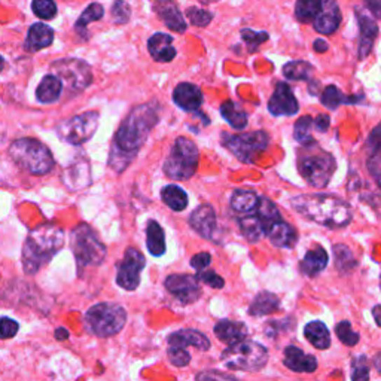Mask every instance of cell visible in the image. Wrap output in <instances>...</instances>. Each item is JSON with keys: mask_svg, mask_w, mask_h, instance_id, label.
<instances>
[{"mask_svg": "<svg viewBox=\"0 0 381 381\" xmlns=\"http://www.w3.org/2000/svg\"><path fill=\"white\" fill-rule=\"evenodd\" d=\"M321 8V0H298L295 6V17L296 20L307 24L314 21Z\"/></svg>", "mask_w": 381, "mask_h": 381, "instance_id": "38", "label": "cell"}, {"mask_svg": "<svg viewBox=\"0 0 381 381\" xmlns=\"http://www.w3.org/2000/svg\"><path fill=\"white\" fill-rule=\"evenodd\" d=\"M256 214H258V218L261 219L262 225H264V231H265L267 226H270L272 222L282 219L277 206L265 197L259 198L258 206H256Z\"/></svg>", "mask_w": 381, "mask_h": 381, "instance_id": "37", "label": "cell"}, {"mask_svg": "<svg viewBox=\"0 0 381 381\" xmlns=\"http://www.w3.org/2000/svg\"><path fill=\"white\" fill-rule=\"evenodd\" d=\"M104 14V9L100 4H91L85 11L82 12V15L75 24V30L82 34L83 38H87V26L92 21H99Z\"/></svg>", "mask_w": 381, "mask_h": 381, "instance_id": "39", "label": "cell"}, {"mask_svg": "<svg viewBox=\"0 0 381 381\" xmlns=\"http://www.w3.org/2000/svg\"><path fill=\"white\" fill-rule=\"evenodd\" d=\"M161 198L174 212H183L188 206V195L185 190L177 185H167L161 190Z\"/></svg>", "mask_w": 381, "mask_h": 381, "instance_id": "34", "label": "cell"}, {"mask_svg": "<svg viewBox=\"0 0 381 381\" xmlns=\"http://www.w3.org/2000/svg\"><path fill=\"white\" fill-rule=\"evenodd\" d=\"M366 148L369 151V155H375V153L381 152V124L377 125L371 131V134L368 136Z\"/></svg>", "mask_w": 381, "mask_h": 381, "instance_id": "54", "label": "cell"}, {"mask_svg": "<svg viewBox=\"0 0 381 381\" xmlns=\"http://www.w3.org/2000/svg\"><path fill=\"white\" fill-rule=\"evenodd\" d=\"M212 377L226 378V380H231V378H234V377H231V375H223V374H216V375H214V374H209V373H206V374H200L197 378H212Z\"/></svg>", "mask_w": 381, "mask_h": 381, "instance_id": "62", "label": "cell"}, {"mask_svg": "<svg viewBox=\"0 0 381 381\" xmlns=\"http://www.w3.org/2000/svg\"><path fill=\"white\" fill-rule=\"evenodd\" d=\"M127 312L116 303H100L92 305L85 314V326L94 335L107 338L116 335L125 326Z\"/></svg>", "mask_w": 381, "mask_h": 381, "instance_id": "6", "label": "cell"}, {"mask_svg": "<svg viewBox=\"0 0 381 381\" xmlns=\"http://www.w3.org/2000/svg\"><path fill=\"white\" fill-rule=\"evenodd\" d=\"M345 100H347V97H344L342 92L335 85H328L320 95L321 104L328 107V109H331V111L337 109L340 104L345 103Z\"/></svg>", "mask_w": 381, "mask_h": 381, "instance_id": "44", "label": "cell"}, {"mask_svg": "<svg viewBox=\"0 0 381 381\" xmlns=\"http://www.w3.org/2000/svg\"><path fill=\"white\" fill-rule=\"evenodd\" d=\"M313 48H314V51H316V53L321 54V53H326V51H328L329 45H328V42L324 41V39H317V41H314Z\"/></svg>", "mask_w": 381, "mask_h": 381, "instance_id": "59", "label": "cell"}, {"mask_svg": "<svg viewBox=\"0 0 381 381\" xmlns=\"http://www.w3.org/2000/svg\"><path fill=\"white\" fill-rule=\"evenodd\" d=\"M169 345H179V347H189V345H193V347L201 352H207L210 349V340L200 331L182 329L172 333L169 337Z\"/></svg>", "mask_w": 381, "mask_h": 381, "instance_id": "24", "label": "cell"}, {"mask_svg": "<svg viewBox=\"0 0 381 381\" xmlns=\"http://www.w3.org/2000/svg\"><path fill=\"white\" fill-rule=\"evenodd\" d=\"M214 335L218 337L225 344H235L242 341L247 335V328L242 321L235 320H219L216 326H214Z\"/></svg>", "mask_w": 381, "mask_h": 381, "instance_id": "26", "label": "cell"}, {"mask_svg": "<svg viewBox=\"0 0 381 381\" xmlns=\"http://www.w3.org/2000/svg\"><path fill=\"white\" fill-rule=\"evenodd\" d=\"M189 223L195 233L209 240V238L213 237L214 230H216V213H214L212 206L202 205L190 214Z\"/></svg>", "mask_w": 381, "mask_h": 381, "instance_id": "18", "label": "cell"}, {"mask_svg": "<svg viewBox=\"0 0 381 381\" xmlns=\"http://www.w3.org/2000/svg\"><path fill=\"white\" fill-rule=\"evenodd\" d=\"M280 307V300L277 295H274L271 292H259L255 300L252 301V304H250L249 307V314L250 316H256V317H261V316H268L274 312H277Z\"/></svg>", "mask_w": 381, "mask_h": 381, "instance_id": "30", "label": "cell"}, {"mask_svg": "<svg viewBox=\"0 0 381 381\" xmlns=\"http://www.w3.org/2000/svg\"><path fill=\"white\" fill-rule=\"evenodd\" d=\"M373 317L375 319L377 325L381 328V305H375V307L373 308Z\"/></svg>", "mask_w": 381, "mask_h": 381, "instance_id": "61", "label": "cell"}, {"mask_svg": "<svg viewBox=\"0 0 381 381\" xmlns=\"http://www.w3.org/2000/svg\"><path fill=\"white\" fill-rule=\"evenodd\" d=\"M283 363L293 373H314L317 361L313 354H305L301 349L289 345L284 349Z\"/></svg>", "mask_w": 381, "mask_h": 381, "instance_id": "19", "label": "cell"}, {"mask_svg": "<svg viewBox=\"0 0 381 381\" xmlns=\"http://www.w3.org/2000/svg\"><path fill=\"white\" fill-rule=\"evenodd\" d=\"M329 262V256L324 247H317L305 254L300 264V270L308 277H314L319 272L324 271Z\"/></svg>", "mask_w": 381, "mask_h": 381, "instance_id": "28", "label": "cell"}, {"mask_svg": "<svg viewBox=\"0 0 381 381\" xmlns=\"http://www.w3.org/2000/svg\"><path fill=\"white\" fill-rule=\"evenodd\" d=\"M295 212L326 228H342L352 221V209L344 200L328 194H304L291 200Z\"/></svg>", "mask_w": 381, "mask_h": 381, "instance_id": "1", "label": "cell"}, {"mask_svg": "<svg viewBox=\"0 0 381 381\" xmlns=\"http://www.w3.org/2000/svg\"><path fill=\"white\" fill-rule=\"evenodd\" d=\"M313 70V66L307 62H291L283 67V75L291 81H308Z\"/></svg>", "mask_w": 381, "mask_h": 381, "instance_id": "41", "label": "cell"}, {"mask_svg": "<svg viewBox=\"0 0 381 381\" xmlns=\"http://www.w3.org/2000/svg\"><path fill=\"white\" fill-rule=\"evenodd\" d=\"M167 354H169V361L177 368L186 366L190 362V354L188 353L186 347H179V345H169Z\"/></svg>", "mask_w": 381, "mask_h": 381, "instance_id": "49", "label": "cell"}, {"mask_svg": "<svg viewBox=\"0 0 381 381\" xmlns=\"http://www.w3.org/2000/svg\"><path fill=\"white\" fill-rule=\"evenodd\" d=\"M51 70L71 92H81L88 88L92 82L91 67L79 58L57 60L51 64Z\"/></svg>", "mask_w": 381, "mask_h": 381, "instance_id": "10", "label": "cell"}, {"mask_svg": "<svg viewBox=\"0 0 381 381\" xmlns=\"http://www.w3.org/2000/svg\"><path fill=\"white\" fill-rule=\"evenodd\" d=\"M368 170L373 174V177L377 181V183L381 188V157L380 153L375 155H369L368 160Z\"/></svg>", "mask_w": 381, "mask_h": 381, "instance_id": "55", "label": "cell"}, {"mask_svg": "<svg viewBox=\"0 0 381 381\" xmlns=\"http://www.w3.org/2000/svg\"><path fill=\"white\" fill-rule=\"evenodd\" d=\"M258 195L254 190L249 189H237L231 197V207L238 213H250L256 210Z\"/></svg>", "mask_w": 381, "mask_h": 381, "instance_id": "35", "label": "cell"}, {"mask_svg": "<svg viewBox=\"0 0 381 381\" xmlns=\"http://www.w3.org/2000/svg\"><path fill=\"white\" fill-rule=\"evenodd\" d=\"M352 380L366 381L369 380V365L366 356H357L352 362Z\"/></svg>", "mask_w": 381, "mask_h": 381, "instance_id": "48", "label": "cell"}, {"mask_svg": "<svg viewBox=\"0 0 381 381\" xmlns=\"http://www.w3.org/2000/svg\"><path fill=\"white\" fill-rule=\"evenodd\" d=\"M9 155L20 169L33 176L48 174L54 167V157L45 143L22 137L12 141L9 146Z\"/></svg>", "mask_w": 381, "mask_h": 381, "instance_id": "4", "label": "cell"}, {"mask_svg": "<svg viewBox=\"0 0 381 381\" xmlns=\"http://www.w3.org/2000/svg\"><path fill=\"white\" fill-rule=\"evenodd\" d=\"M32 9L34 15L42 20H53L57 15V5L54 0H33Z\"/></svg>", "mask_w": 381, "mask_h": 381, "instance_id": "46", "label": "cell"}, {"mask_svg": "<svg viewBox=\"0 0 381 381\" xmlns=\"http://www.w3.org/2000/svg\"><path fill=\"white\" fill-rule=\"evenodd\" d=\"M63 91V82L57 75H46L41 83L38 90H36V99L43 104L54 103L60 99Z\"/></svg>", "mask_w": 381, "mask_h": 381, "instance_id": "29", "label": "cell"}, {"mask_svg": "<svg viewBox=\"0 0 381 381\" xmlns=\"http://www.w3.org/2000/svg\"><path fill=\"white\" fill-rule=\"evenodd\" d=\"M240 230L242 234L246 237V240L250 243H256L261 240V237L265 234L264 225L261 219L256 216H244L240 219Z\"/></svg>", "mask_w": 381, "mask_h": 381, "instance_id": "36", "label": "cell"}, {"mask_svg": "<svg viewBox=\"0 0 381 381\" xmlns=\"http://www.w3.org/2000/svg\"><path fill=\"white\" fill-rule=\"evenodd\" d=\"M212 262V255L207 254V252H201V254H197L195 256H193V259H190V267H193L194 270L197 271H202L206 270Z\"/></svg>", "mask_w": 381, "mask_h": 381, "instance_id": "56", "label": "cell"}, {"mask_svg": "<svg viewBox=\"0 0 381 381\" xmlns=\"http://www.w3.org/2000/svg\"><path fill=\"white\" fill-rule=\"evenodd\" d=\"M268 141L270 137L265 131H252V133L225 136L223 146L230 149L242 162L252 164L258 153L267 149Z\"/></svg>", "mask_w": 381, "mask_h": 381, "instance_id": "12", "label": "cell"}, {"mask_svg": "<svg viewBox=\"0 0 381 381\" xmlns=\"http://www.w3.org/2000/svg\"><path fill=\"white\" fill-rule=\"evenodd\" d=\"M298 172L307 183L314 188H325L335 172V160L332 155L317 146V141L305 145L298 153Z\"/></svg>", "mask_w": 381, "mask_h": 381, "instance_id": "5", "label": "cell"}, {"mask_svg": "<svg viewBox=\"0 0 381 381\" xmlns=\"http://www.w3.org/2000/svg\"><path fill=\"white\" fill-rule=\"evenodd\" d=\"M304 333H305V338L319 350H326L331 345L329 331L324 321H319V320L310 321V324L305 325L304 328Z\"/></svg>", "mask_w": 381, "mask_h": 381, "instance_id": "31", "label": "cell"}, {"mask_svg": "<svg viewBox=\"0 0 381 381\" xmlns=\"http://www.w3.org/2000/svg\"><path fill=\"white\" fill-rule=\"evenodd\" d=\"M131 9L124 0H116L112 6V17L116 24H125L130 20Z\"/></svg>", "mask_w": 381, "mask_h": 381, "instance_id": "52", "label": "cell"}, {"mask_svg": "<svg viewBox=\"0 0 381 381\" xmlns=\"http://www.w3.org/2000/svg\"><path fill=\"white\" fill-rule=\"evenodd\" d=\"M314 125L319 131H321V133H325V131L329 128L331 125V119L328 115H319L316 119H314Z\"/></svg>", "mask_w": 381, "mask_h": 381, "instance_id": "58", "label": "cell"}, {"mask_svg": "<svg viewBox=\"0 0 381 381\" xmlns=\"http://www.w3.org/2000/svg\"><path fill=\"white\" fill-rule=\"evenodd\" d=\"M146 246L149 254L161 256L165 254V234L157 221H149L146 226Z\"/></svg>", "mask_w": 381, "mask_h": 381, "instance_id": "32", "label": "cell"}, {"mask_svg": "<svg viewBox=\"0 0 381 381\" xmlns=\"http://www.w3.org/2000/svg\"><path fill=\"white\" fill-rule=\"evenodd\" d=\"M365 5L375 18L381 20V0H365Z\"/></svg>", "mask_w": 381, "mask_h": 381, "instance_id": "57", "label": "cell"}, {"mask_svg": "<svg viewBox=\"0 0 381 381\" xmlns=\"http://www.w3.org/2000/svg\"><path fill=\"white\" fill-rule=\"evenodd\" d=\"M341 22V12L335 0H321V8L313 21L316 32L320 34H332L337 32Z\"/></svg>", "mask_w": 381, "mask_h": 381, "instance_id": "16", "label": "cell"}, {"mask_svg": "<svg viewBox=\"0 0 381 381\" xmlns=\"http://www.w3.org/2000/svg\"><path fill=\"white\" fill-rule=\"evenodd\" d=\"M148 50L155 62L160 63H169L176 57L173 38L165 33H155L148 42Z\"/></svg>", "mask_w": 381, "mask_h": 381, "instance_id": "22", "label": "cell"}, {"mask_svg": "<svg viewBox=\"0 0 381 381\" xmlns=\"http://www.w3.org/2000/svg\"><path fill=\"white\" fill-rule=\"evenodd\" d=\"M64 246V233L55 225H41L29 233L22 246V267L27 274L38 272Z\"/></svg>", "mask_w": 381, "mask_h": 381, "instance_id": "2", "label": "cell"}, {"mask_svg": "<svg viewBox=\"0 0 381 381\" xmlns=\"http://www.w3.org/2000/svg\"><path fill=\"white\" fill-rule=\"evenodd\" d=\"M173 102L186 112H197L205 102V97H202L201 90L194 83L182 82L173 91Z\"/></svg>", "mask_w": 381, "mask_h": 381, "instance_id": "17", "label": "cell"}, {"mask_svg": "<svg viewBox=\"0 0 381 381\" xmlns=\"http://www.w3.org/2000/svg\"><path fill=\"white\" fill-rule=\"evenodd\" d=\"M197 276L189 274H172L165 279V289L182 304H193L201 296V288Z\"/></svg>", "mask_w": 381, "mask_h": 381, "instance_id": "14", "label": "cell"}, {"mask_svg": "<svg viewBox=\"0 0 381 381\" xmlns=\"http://www.w3.org/2000/svg\"><path fill=\"white\" fill-rule=\"evenodd\" d=\"M100 115L97 111H88L67 119L57 127V133L70 145H82L88 141L99 127Z\"/></svg>", "mask_w": 381, "mask_h": 381, "instance_id": "11", "label": "cell"}, {"mask_svg": "<svg viewBox=\"0 0 381 381\" xmlns=\"http://www.w3.org/2000/svg\"><path fill=\"white\" fill-rule=\"evenodd\" d=\"M54 42V30L42 22H36L27 32L26 50L27 51H39L43 48L50 46Z\"/></svg>", "mask_w": 381, "mask_h": 381, "instance_id": "27", "label": "cell"}, {"mask_svg": "<svg viewBox=\"0 0 381 381\" xmlns=\"http://www.w3.org/2000/svg\"><path fill=\"white\" fill-rule=\"evenodd\" d=\"M335 332H337L338 340L342 344L349 345V347H353V345H356L357 342H359V338H361L359 333L353 331L350 321H347V320L340 321V324L335 328Z\"/></svg>", "mask_w": 381, "mask_h": 381, "instance_id": "45", "label": "cell"}, {"mask_svg": "<svg viewBox=\"0 0 381 381\" xmlns=\"http://www.w3.org/2000/svg\"><path fill=\"white\" fill-rule=\"evenodd\" d=\"M357 24L361 29V43H359V58H365L371 51L373 43L378 36V26L373 17L363 14L362 11L356 9Z\"/></svg>", "mask_w": 381, "mask_h": 381, "instance_id": "23", "label": "cell"}, {"mask_svg": "<svg viewBox=\"0 0 381 381\" xmlns=\"http://www.w3.org/2000/svg\"><path fill=\"white\" fill-rule=\"evenodd\" d=\"M222 362L225 366L237 369V371L255 373L267 365L268 352L259 342L244 338L235 344H231L222 353Z\"/></svg>", "mask_w": 381, "mask_h": 381, "instance_id": "8", "label": "cell"}, {"mask_svg": "<svg viewBox=\"0 0 381 381\" xmlns=\"http://www.w3.org/2000/svg\"><path fill=\"white\" fill-rule=\"evenodd\" d=\"M186 14H188V18L190 20V22L198 27H206L212 21L210 12H207L205 9H200V8H190Z\"/></svg>", "mask_w": 381, "mask_h": 381, "instance_id": "50", "label": "cell"}, {"mask_svg": "<svg viewBox=\"0 0 381 381\" xmlns=\"http://www.w3.org/2000/svg\"><path fill=\"white\" fill-rule=\"evenodd\" d=\"M155 12L160 15V18L164 21V24L170 30H174L177 33L186 32V22L181 14V11L172 2V0H157L155 2Z\"/></svg>", "mask_w": 381, "mask_h": 381, "instance_id": "21", "label": "cell"}, {"mask_svg": "<svg viewBox=\"0 0 381 381\" xmlns=\"http://www.w3.org/2000/svg\"><path fill=\"white\" fill-rule=\"evenodd\" d=\"M268 111L274 116H292L300 111V104L288 83H277L268 102Z\"/></svg>", "mask_w": 381, "mask_h": 381, "instance_id": "15", "label": "cell"}, {"mask_svg": "<svg viewBox=\"0 0 381 381\" xmlns=\"http://www.w3.org/2000/svg\"><path fill=\"white\" fill-rule=\"evenodd\" d=\"M198 158L195 143L186 137H177L164 162V173L174 181H188L197 173Z\"/></svg>", "mask_w": 381, "mask_h": 381, "instance_id": "9", "label": "cell"}, {"mask_svg": "<svg viewBox=\"0 0 381 381\" xmlns=\"http://www.w3.org/2000/svg\"><path fill=\"white\" fill-rule=\"evenodd\" d=\"M333 259H335V265L341 272H349L357 265V261L354 259L353 252L350 247L345 244L333 246Z\"/></svg>", "mask_w": 381, "mask_h": 381, "instance_id": "40", "label": "cell"}, {"mask_svg": "<svg viewBox=\"0 0 381 381\" xmlns=\"http://www.w3.org/2000/svg\"><path fill=\"white\" fill-rule=\"evenodd\" d=\"M374 366L377 371L381 374V353H378L375 357H374Z\"/></svg>", "mask_w": 381, "mask_h": 381, "instance_id": "63", "label": "cell"}, {"mask_svg": "<svg viewBox=\"0 0 381 381\" xmlns=\"http://www.w3.org/2000/svg\"><path fill=\"white\" fill-rule=\"evenodd\" d=\"M312 125H313V118L312 116H303L298 119L293 127V137L298 143H301L303 146L310 145V143H314L316 140L312 137Z\"/></svg>", "mask_w": 381, "mask_h": 381, "instance_id": "43", "label": "cell"}, {"mask_svg": "<svg viewBox=\"0 0 381 381\" xmlns=\"http://www.w3.org/2000/svg\"><path fill=\"white\" fill-rule=\"evenodd\" d=\"M55 338L58 341H63V340H67L69 338V331L66 328H57L55 329Z\"/></svg>", "mask_w": 381, "mask_h": 381, "instance_id": "60", "label": "cell"}, {"mask_svg": "<svg viewBox=\"0 0 381 381\" xmlns=\"http://www.w3.org/2000/svg\"><path fill=\"white\" fill-rule=\"evenodd\" d=\"M197 277H198L200 282L212 286L213 289H222L223 284H225V280L219 276V274H216V272L212 271V270H209V271H206V270L200 271V274H197Z\"/></svg>", "mask_w": 381, "mask_h": 381, "instance_id": "53", "label": "cell"}, {"mask_svg": "<svg viewBox=\"0 0 381 381\" xmlns=\"http://www.w3.org/2000/svg\"><path fill=\"white\" fill-rule=\"evenodd\" d=\"M265 234L268 235L270 242L276 247L291 249L295 246L298 240V234L292 225L286 223L284 221H276L265 228Z\"/></svg>", "mask_w": 381, "mask_h": 381, "instance_id": "20", "label": "cell"}, {"mask_svg": "<svg viewBox=\"0 0 381 381\" xmlns=\"http://www.w3.org/2000/svg\"><path fill=\"white\" fill-rule=\"evenodd\" d=\"M18 321L9 317H0V340L14 338L18 333Z\"/></svg>", "mask_w": 381, "mask_h": 381, "instance_id": "51", "label": "cell"}, {"mask_svg": "<svg viewBox=\"0 0 381 381\" xmlns=\"http://www.w3.org/2000/svg\"><path fill=\"white\" fill-rule=\"evenodd\" d=\"M62 179L63 183L71 190L87 188L91 183L90 164L85 161L75 162L74 165H70L67 170H64Z\"/></svg>", "mask_w": 381, "mask_h": 381, "instance_id": "25", "label": "cell"}, {"mask_svg": "<svg viewBox=\"0 0 381 381\" xmlns=\"http://www.w3.org/2000/svg\"><path fill=\"white\" fill-rule=\"evenodd\" d=\"M4 67H5V60H4L2 55H0V71L4 70Z\"/></svg>", "mask_w": 381, "mask_h": 381, "instance_id": "64", "label": "cell"}, {"mask_svg": "<svg viewBox=\"0 0 381 381\" xmlns=\"http://www.w3.org/2000/svg\"><path fill=\"white\" fill-rule=\"evenodd\" d=\"M158 124V113L149 104L136 106L118 128L113 143L130 153L137 151L146 141L152 128Z\"/></svg>", "mask_w": 381, "mask_h": 381, "instance_id": "3", "label": "cell"}, {"mask_svg": "<svg viewBox=\"0 0 381 381\" xmlns=\"http://www.w3.org/2000/svg\"><path fill=\"white\" fill-rule=\"evenodd\" d=\"M145 265L146 259L140 250L130 247L118 267L116 283L119 288L125 291L137 289V286L140 284V272Z\"/></svg>", "mask_w": 381, "mask_h": 381, "instance_id": "13", "label": "cell"}, {"mask_svg": "<svg viewBox=\"0 0 381 381\" xmlns=\"http://www.w3.org/2000/svg\"><path fill=\"white\" fill-rule=\"evenodd\" d=\"M221 115L235 130H243L247 125V113L231 100H226L221 104Z\"/></svg>", "mask_w": 381, "mask_h": 381, "instance_id": "33", "label": "cell"}, {"mask_svg": "<svg viewBox=\"0 0 381 381\" xmlns=\"http://www.w3.org/2000/svg\"><path fill=\"white\" fill-rule=\"evenodd\" d=\"M134 157H136V153L125 152L124 149L118 148L115 143H112V149H111V155H109L111 169L115 170L116 173H123L130 165V162L134 160Z\"/></svg>", "mask_w": 381, "mask_h": 381, "instance_id": "42", "label": "cell"}, {"mask_svg": "<svg viewBox=\"0 0 381 381\" xmlns=\"http://www.w3.org/2000/svg\"><path fill=\"white\" fill-rule=\"evenodd\" d=\"M242 38L247 43L249 51L254 53V51L258 50V46L261 43H264L265 41H268V33L255 32V30H250V29H243L242 30Z\"/></svg>", "mask_w": 381, "mask_h": 381, "instance_id": "47", "label": "cell"}, {"mask_svg": "<svg viewBox=\"0 0 381 381\" xmlns=\"http://www.w3.org/2000/svg\"><path fill=\"white\" fill-rule=\"evenodd\" d=\"M70 249L81 268L97 267L106 258V246L102 243L99 234L90 225L81 223L70 233Z\"/></svg>", "mask_w": 381, "mask_h": 381, "instance_id": "7", "label": "cell"}]
</instances>
